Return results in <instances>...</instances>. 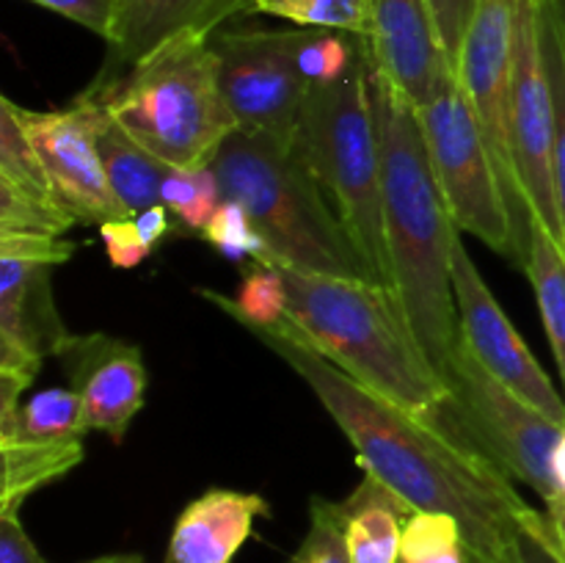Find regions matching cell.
<instances>
[{"label":"cell","instance_id":"obj_19","mask_svg":"<svg viewBox=\"0 0 565 563\" xmlns=\"http://www.w3.org/2000/svg\"><path fill=\"white\" fill-rule=\"evenodd\" d=\"M345 519V544L351 563H401V541L414 508L364 475L351 497L340 502Z\"/></svg>","mask_w":565,"mask_h":563},{"label":"cell","instance_id":"obj_3","mask_svg":"<svg viewBox=\"0 0 565 563\" xmlns=\"http://www.w3.org/2000/svg\"><path fill=\"white\" fill-rule=\"evenodd\" d=\"M281 270L287 320L320 357L401 406L428 412L445 401V379L419 346L390 285Z\"/></svg>","mask_w":565,"mask_h":563},{"label":"cell","instance_id":"obj_34","mask_svg":"<svg viewBox=\"0 0 565 563\" xmlns=\"http://www.w3.org/2000/svg\"><path fill=\"white\" fill-rule=\"evenodd\" d=\"M53 14L66 17L70 22H77L86 31L97 33L99 39L108 36L110 17H114V0H28Z\"/></svg>","mask_w":565,"mask_h":563},{"label":"cell","instance_id":"obj_15","mask_svg":"<svg viewBox=\"0 0 565 563\" xmlns=\"http://www.w3.org/2000/svg\"><path fill=\"white\" fill-rule=\"evenodd\" d=\"M370 28L364 39L370 70L379 72L414 108L430 97L452 70L428 0H367Z\"/></svg>","mask_w":565,"mask_h":563},{"label":"cell","instance_id":"obj_21","mask_svg":"<svg viewBox=\"0 0 565 563\" xmlns=\"http://www.w3.org/2000/svg\"><path fill=\"white\" fill-rule=\"evenodd\" d=\"M0 453H3L0 511H20L28 497L70 475L83 461V442H31L0 436Z\"/></svg>","mask_w":565,"mask_h":563},{"label":"cell","instance_id":"obj_31","mask_svg":"<svg viewBox=\"0 0 565 563\" xmlns=\"http://www.w3.org/2000/svg\"><path fill=\"white\" fill-rule=\"evenodd\" d=\"M511 563H565L546 511L541 513L530 506L524 508L513 528Z\"/></svg>","mask_w":565,"mask_h":563},{"label":"cell","instance_id":"obj_9","mask_svg":"<svg viewBox=\"0 0 565 563\" xmlns=\"http://www.w3.org/2000/svg\"><path fill=\"white\" fill-rule=\"evenodd\" d=\"M441 379L447 384V408L491 461L539 491L544 502L561 495L552 475V453L565 425L480 368L463 342L441 370Z\"/></svg>","mask_w":565,"mask_h":563},{"label":"cell","instance_id":"obj_41","mask_svg":"<svg viewBox=\"0 0 565 563\" xmlns=\"http://www.w3.org/2000/svg\"><path fill=\"white\" fill-rule=\"evenodd\" d=\"M472 563H475V561H472ZM508 563H511V561H508Z\"/></svg>","mask_w":565,"mask_h":563},{"label":"cell","instance_id":"obj_24","mask_svg":"<svg viewBox=\"0 0 565 563\" xmlns=\"http://www.w3.org/2000/svg\"><path fill=\"white\" fill-rule=\"evenodd\" d=\"M196 293L207 298L210 304H215L221 312L230 315L243 329H248V326H279L287 320V285L285 270L279 265L248 263L235 298L221 296L210 287H199Z\"/></svg>","mask_w":565,"mask_h":563},{"label":"cell","instance_id":"obj_18","mask_svg":"<svg viewBox=\"0 0 565 563\" xmlns=\"http://www.w3.org/2000/svg\"><path fill=\"white\" fill-rule=\"evenodd\" d=\"M268 513V500L252 491H204L177 517L166 563H232L252 539L254 522Z\"/></svg>","mask_w":565,"mask_h":563},{"label":"cell","instance_id":"obj_16","mask_svg":"<svg viewBox=\"0 0 565 563\" xmlns=\"http://www.w3.org/2000/svg\"><path fill=\"white\" fill-rule=\"evenodd\" d=\"M246 14H257V0H114L108 61L99 75L125 72L182 33L213 39Z\"/></svg>","mask_w":565,"mask_h":563},{"label":"cell","instance_id":"obj_32","mask_svg":"<svg viewBox=\"0 0 565 563\" xmlns=\"http://www.w3.org/2000/svg\"><path fill=\"white\" fill-rule=\"evenodd\" d=\"M480 0H428V9L434 14L436 31H439V39L445 44V53L450 59L452 70H456L458 59H461L463 39H467Z\"/></svg>","mask_w":565,"mask_h":563},{"label":"cell","instance_id":"obj_4","mask_svg":"<svg viewBox=\"0 0 565 563\" xmlns=\"http://www.w3.org/2000/svg\"><path fill=\"white\" fill-rule=\"evenodd\" d=\"M210 169L224 199L252 215L274 265L379 282L331 199L298 158L292 138L235 130L210 160Z\"/></svg>","mask_w":565,"mask_h":563},{"label":"cell","instance_id":"obj_20","mask_svg":"<svg viewBox=\"0 0 565 563\" xmlns=\"http://www.w3.org/2000/svg\"><path fill=\"white\" fill-rule=\"evenodd\" d=\"M86 94V92H83ZM88 97V94H86ZM92 99V97H88ZM94 108H97V144L99 155H103L105 174H108L110 188H114L116 199L121 202V208L130 215L143 213V210L154 208V204H163V180L169 174V166L160 163L154 155H149L147 149L138 147L108 114L97 105V99H92Z\"/></svg>","mask_w":565,"mask_h":563},{"label":"cell","instance_id":"obj_29","mask_svg":"<svg viewBox=\"0 0 565 563\" xmlns=\"http://www.w3.org/2000/svg\"><path fill=\"white\" fill-rule=\"evenodd\" d=\"M544 53L546 70H550L552 99H555V155H552V171H555V199L565 246V47L552 0H544Z\"/></svg>","mask_w":565,"mask_h":563},{"label":"cell","instance_id":"obj_6","mask_svg":"<svg viewBox=\"0 0 565 563\" xmlns=\"http://www.w3.org/2000/svg\"><path fill=\"white\" fill-rule=\"evenodd\" d=\"M292 147L331 199L375 279L390 285L384 169L367 61L342 81L312 86L292 132Z\"/></svg>","mask_w":565,"mask_h":563},{"label":"cell","instance_id":"obj_7","mask_svg":"<svg viewBox=\"0 0 565 563\" xmlns=\"http://www.w3.org/2000/svg\"><path fill=\"white\" fill-rule=\"evenodd\" d=\"M417 116L436 182L458 230L475 235L522 268L500 171L456 72H447L436 83L430 97L417 108Z\"/></svg>","mask_w":565,"mask_h":563},{"label":"cell","instance_id":"obj_35","mask_svg":"<svg viewBox=\"0 0 565 563\" xmlns=\"http://www.w3.org/2000/svg\"><path fill=\"white\" fill-rule=\"evenodd\" d=\"M0 563H47L33 546L17 511H0Z\"/></svg>","mask_w":565,"mask_h":563},{"label":"cell","instance_id":"obj_8","mask_svg":"<svg viewBox=\"0 0 565 563\" xmlns=\"http://www.w3.org/2000/svg\"><path fill=\"white\" fill-rule=\"evenodd\" d=\"M75 243L66 237L0 235V417L20 408L47 357L70 340L55 309V265L70 263Z\"/></svg>","mask_w":565,"mask_h":563},{"label":"cell","instance_id":"obj_36","mask_svg":"<svg viewBox=\"0 0 565 563\" xmlns=\"http://www.w3.org/2000/svg\"><path fill=\"white\" fill-rule=\"evenodd\" d=\"M169 208L166 204H154V208L143 210V213L132 215L138 224V232L143 235V241L149 243L152 248L160 246V241H163L166 235H169L171 230V221H169Z\"/></svg>","mask_w":565,"mask_h":563},{"label":"cell","instance_id":"obj_38","mask_svg":"<svg viewBox=\"0 0 565 563\" xmlns=\"http://www.w3.org/2000/svg\"><path fill=\"white\" fill-rule=\"evenodd\" d=\"M552 475H555L557 489L565 491V428H563L561 439H557L555 453H552Z\"/></svg>","mask_w":565,"mask_h":563},{"label":"cell","instance_id":"obj_11","mask_svg":"<svg viewBox=\"0 0 565 563\" xmlns=\"http://www.w3.org/2000/svg\"><path fill=\"white\" fill-rule=\"evenodd\" d=\"M513 155L533 221L550 230L563 246L552 171L555 99L544 53V0H519L513 53Z\"/></svg>","mask_w":565,"mask_h":563},{"label":"cell","instance_id":"obj_13","mask_svg":"<svg viewBox=\"0 0 565 563\" xmlns=\"http://www.w3.org/2000/svg\"><path fill=\"white\" fill-rule=\"evenodd\" d=\"M452 287H456L458 334L475 362L541 408L546 417L565 425V397L555 390L546 370L541 368L491 287L486 285L461 237L452 248Z\"/></svg>","mask_w":565,"mask_h":563},{"label":"cell","instance_id":"obj_25","mask_svg":"<svg viewBox=\"0 0 565 563\" xmlns=\"http://www.w3.org/2000/svg\"><path fill=\"white\" fill-rule=\"evenodd\" d=\"M401 563H472L461 522L450 513L414 511L403 528Z\"/></svg>","mask_w":565,"mask_h":563},{"label":"cell","instance_id":"obj_40","mask_svg":"<svg viewBox=\"0 0 565 563\" xmlns=\"http://www.w3.org/2000/svg\"><path fill=\"white\" fill-rule=\"evenodd\" d=\"M552 6H555L557 25H561V33H563V47H565V0H552Z\"/></svg>","mask_w":565,"mask_h":563},{"label":"cell","instance_id":"obj_28","mask_svg":"<svg viewBox=\"0 0 565 563\" xmlns=\"http://www.w3.org/2000/svg\"><path fill=\"white\" fill-rule=\"evenodd\" d=\"M204 241L230 263H265L274 265L270 248L259 230L254 226L252 215L232 199H224L204 230Z\"/></svg>","mask_w":565,"mask_h":563},{"label":"cell","instance_id":"obj_39","mask_svg":"<svg viewBox=\"0 0 565 563\" xmlns=\"http://www.w3.org/2000/svg\"><path fill=\"white\" fill-rule=\"evenodd\" d=\"M86 563H147L141 555H103Z\"/></svg>","mask_w":565,"mask_h":563},{"label":"cell","instance_id":"obj_2","mask_svg":"<svg viewBox=\"0 0 565 563\" xmlns=\"http://www.w3.org/2000/svg\"><path fill=\"white\" fill-rule=\"evenodd\" d=\"M367 72L381 136L390 287L401 298L423 351L441 373L461 346L452 287V248L461 230L436 182L417 108L370 64Z\"/></svg>","mask_w":565,"mask_h":563},{"label":"cell","instance_id":"obj_27","mask_svg":"<svg viewBox=\"0 0 565 563\" xmlns=\"http://www.w3.org/2000/svg\"><path fill=\"white\" fill-rule=\"evenodd\" d=\"M257 14L281 17L298 28H329V31L367 36V0H257Z\"/></svg>","mask_w":565,"mask_h":563},{"label":"cell","instance_id":"obj_14","mask_svg":"<svg viewBox=\"0 0 565 563\" xmlns=\"http://www.w3.org/2000/svg\"><path fill=\"white\" fill-rule=\"evenodd\" d=\"M55 359L64 364L70 386L81 395L88 428L103 431L114 442L125 439L147 397L141 348L121 337L92 331L72 334Z\"/></svg>","mask_w":565,"mask_h":563},{"label":"cell","instance_id":"obj_12","mask_svg":"<svg viewBox=\"0 0 565 563\" xmlns=\"http://www.w3.org/2000/svg\"><path fill=\"white\" fill-rule=\"evenodd\" d=\"M17 119L47 171L61 208L81 226L130 219L110 188L97 144V108L86 94L58 110H33L14 103Z\"/></svg>","mask_w":565,"mask_h":563},{"label":"cell","instance_id":"obj_26","mask_svg":"<svg viewBox=\"0 0 565 563\" xmlns=\"http://www.w3.org/2000/svg\"><path fill=\"white\" fill-rule=\"evenodd\" d=\"M160 196L169 213L177 215L182 230L193 235H204L210 219L224 202L218 177L210 169V163L196 166V169H169Z\"/></svg>","mask_w":565,"mask_h":563},{"label":"cell","instance_id":"obj_17","mask_svg":"<svg viewBox=\"0 0 565 563\" xmlns=\"http://www.w3.org/2000/svg\"><path fill=\"white\" fill-rule=\"evenodd\" d=\"M77 226L61 208L36 149L28 141L14 99L0 97V235L64 237Z\"/></svg>","mask_w":565,"mask_h":563},{"label":"cell","instance_id":"obj_22","mask_svg":"<svg viewBox=\"0 0 565 563\" xmlns=\"http://www.w3.org/2000/svg\"><path fill=\"white\" fill-rule=\"evenodd\" d=\"M86 408L72 386H50L0 417V436L31 442H83L88 434Z\"/></svg>","mask_w":565,"mask_h":563},{"label":"cell","instance_id":"obj_30","mask_svg":"<svg viewBox=\"0 0 565 563\" xmlns=\"http://www.w3.org/2000/svg\"><path fill=\"white\" fill-rule=\"evenodd\" d=\"M290 563H351L340 502L323 497L309 502V530Z\"/></svg>","mask_w":565,"mask_h":563},{"label":"cell","instance_id":"obj_10","mask_svg":"<svg viewBox=\"0 0 565 563\" xmlns=\"http://www.w3.org/2000/svg\"><path fill=\"white\" fill-rule=\"evenodd\" d=\"M298 36L290 31H218L210 39L218 66V86L237 130L292 138L309 81L298 66Z\"/></svg>","mask_w":565,"mask_h":563},{"label":"cell","instance_id":"obj_37","mask_svg":"<svg viewBox=\"0 0 565 563\" xmlns=\"http://www.w3.org/2000/svg\"><path fill=\"white\" fill-rule=\"evenodd\" d=\"M546 517H550L552 530H555V539L565 555V491L555 495L552 500H546Z\"/></svg>","mask_w":565,"mask_h":563},{"label":"cell","instance_id":"obj_33","mask_svg":"<svg viewBox=\"0 0 565 563\" xmlns=\"http://www.w3.org/2000/svg\"><path fill=\"white\" fill-rule=\"evenodd\" d=\"M99 237H103L105 254H108L110 265L121 270L138 268V265L154 252V248L143 241L141 232H138V224L132 215L130 219L105 221V224L99 226Z\"/></svg>","mask_w":565,"mask_h":563},{"label":"cell","instance_id":"obj_5","mask_svg":"<svg viewBox=\"0 0 565 563\" xmlns=\"http://www.w3.org/2000/svg\"><path fill=\"white\" fill-rule=\"evenodd\" d=\"M99 108L169 169L207 166L237 121L218 86L210 36L182 33L86 88Z\"/></svg>","mask_w":565,"mask_h":563},{"label":"cell","instance_id":"obj_23","mask_svg":"<svg viewBox=\"0 0 565 563\" xmlns=\"http://www.w3.org/2000/svg\"><path fill=\"white\" fill-rule=\"evenodd\" d=\"M524 274L533 282L535 301H539L541 320H544L565 392V248L539 221H533L530 257L527 265H524Z\"/></svg>","mask_w":565,"mask_h":563},{"label":"cell","instance_id":"obj_1","mask_svg":"<svg viewBox=\"0 0 565 563\" xmlns=\"http://www.w3.org/2000/svg\"><path fill=\"white\" fill-rule=\"evenodd\" d=\"M318 395L356 450L364 475L381 480L414 511L450 513L461 522L475 563L511 561V539L527 502L511 475L491 461L447 408L401 406L320 357L290 320L248 326Z\"/></svg>","mask_w":565,"mask_h":563}]
</instances>
